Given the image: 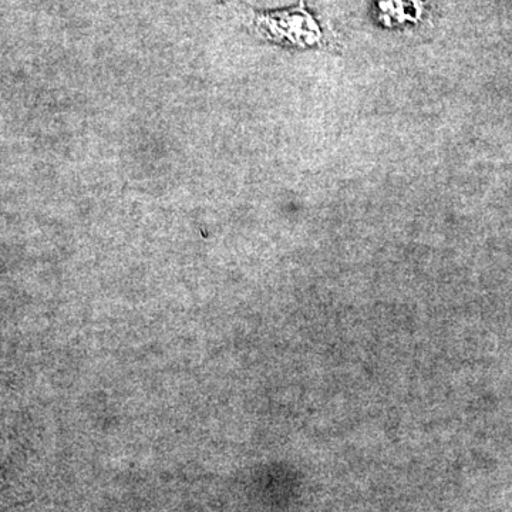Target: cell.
<instances>
[{
  "label": "cell",
  "instance_id": "1",
  "mask_svg": "<svg viewBox=\"0 0 512 512\" xmlns=\"http://www.w3.org/2000/svg\"><path fill=\"white\" fill-rule=\"evenodd\" d=\"M242 6L247 12L249 29L264 42L298 50H333L339 47L338 39L306 8L305 0H301L298 6L276 10Z\"/></svg>",
  "mask_w": 512,
  "mask_h": 512
},
{
  "label": "cell",
  "instance_id": "2",
  "mask_svg": "<svg viewBox=\"0 0 512 512\" xmlns=\"http://www.w3.org/2000/svg\"><path fill=\"white\" fill-rule=\"evenodd\" d=\"M433 0H375L377 23L389 29L416 28L431 18Z\"/></svg>",
  "mask_w": 512,
  "mask_h": 512
}]
</instances>
